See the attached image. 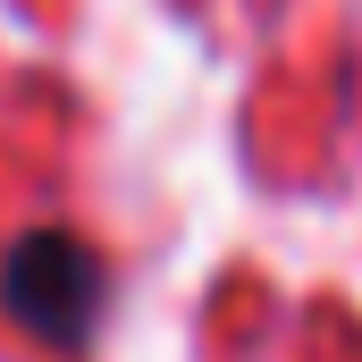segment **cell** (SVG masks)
Instances as JSON below:
<instances>
[{
  "label": "cell",
  "mask_w": 362,
  "mask_h": 362,
  "mask_svg": "<svg viewBox=\"0 0 362 362\" xmlns=\"http://www.w3.org/2000/svg\"><path fill=\"white\" fill-rule=\"evenodd\" d=\"M0 303L51 337V346H85L101 329V303H110V278H101V253L76 245L68 228H42V236H17L8 262H0Z\"/></svg>",
  "instance_id": "cell-1"
}]
</instances>
